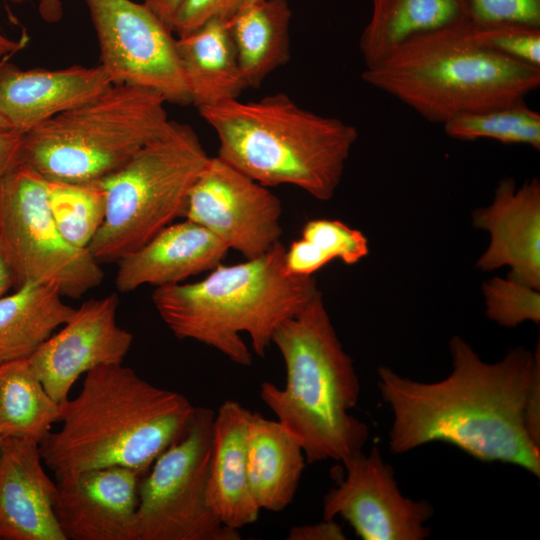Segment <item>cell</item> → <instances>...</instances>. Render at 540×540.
<instances>
[{
	"label": "cell",
	"instance_id": "1",
	"mask_svg": "<svg viewBox=\"0 0 540 540\" xmlns=\"http://www.w3.org/2000/svg\"><path fill=\"white\" fill-rule=\"evenodd\" d=\"M452 371L437 382H419L382 366L378 387L393 420L389 450L401 454L431 442L455 446L483 462L518 466L540 476V446L524 421L527 392L540 369L535 352L517 347L487 363L460 336L449 342Z\"/></svg>",
	"mask_w": 540,
	"mask_h": 540
},
{
	"label": "cell",
	"instance_id": "2",
	"mask_svg": "<svg viewBox=\"0 0 540 540\" xmlns=\"http://www.w3.org/2000/svg\"><path fill=\"white\" fill-rule=\"evenodd\" d=\"M194 410L181 393L147 382L123 363L102 365L60 404L61 428L39 443L41 457L54 475L108 466L145 475L184 435Z\"/></svg>",
	"mask_w": 540,
	"mask_h": 540
},
{
	"label": "cell",
	"instance_id": "3",
	"mask_svg": "<svg viewBox=\"0 0 540 540\" xmlns=\"http://www.w3.org/2000/svg\"><path fill=\"white\" fill-rule=\"evenodd\" d=\"M285 250L278 242L259 257L220 263L197 282L156 287L153 305L177 338L195 340L238 365L250 366L252 354L241 334L246 333L255 354L264 357L277 327L319 291L312 276L286 271Z\"/></svg>",
	"mask_w": 540,
	"mask_h": 540
},
{
	"label": "cell",
	"instance_id": "4",
	"mask_svg": "<svg viewBox=\"0 0 540 540\" xmlns=\"http://www.w3.org/2000/svg\"><path fill=\"white\" fill-rule=\"evenodd\" d=\"M272 343L283 358L286 383L283 388L261 383L260 397L298 438L306 463L343 462L362 450L369 429L350 414L359 399L360 382L320 291L277 327Z\"/></svg>",
	"mask_w": 540,
	"mask_h": 540
},
{
	"label": "cell",
	"instance_id": "5",
	"mask_svg": "<svg viewBox=\"0 0 540 540\" xmlns=\"http://www.w3.org/2000/svg\"><path fill=\"white\" fill-rule=\"evenodd\" d=\"M198 111L218 137L219 158L263 186L292 185L320 201L334 196L359 136L354 125L285 93Z\"/></svg>",
	"mask_w": 540,
	"mask_h": 540
},
{
	"label": "cell",
	"instance_id": "6",
	"mask_svg": "<svg viewBox=\"0 0 540 540\" xmlns=\"http://www.w3.org/2000/svg\"><path fill=\"white\" fill-rule=\"evenodd\" d=\"M361 78L425 120L444 124L524 99L540 86V68L479 46L466 21L411 38Z\"/></svg>",
	"mask_w": 540,
	"mask_h": 540
},
{
	"label": "cell",
	"instance_id": "7",
	"mask_svg": "<svg viewBox=\"0 0 540 540\" xmlns=\"http://www.w3.org/2000/svg\"><path fill=\"white\" fill-rule=\"evenodd\" d=\"M166 103L152 89L112 84L24 133L21 162L49 180L102 179L166 132Z\"/></svg>",
	"mask_w": 540,
	"mask_h": 540
},
{
	"label": "cell",
	"instance_id": "8",
	"mask_svg": "<svg viewBox=\"0 0 540 540\" xmlns=\"http://www.w3.org/2000/svg\"><path fill=\"white\" fill-rule=\"evenodd\" d=\"M209 157L189 124L171 120L163 135L100 179L106 214L87 247L92 256L100 264L118 262L183 216Z\"/></svg>",
	"mask_w": 540,
	"mask_h": 540
},
{
	"label": "cell",
	"instance_id": "9",
	"mask_svg": "<svg viewBox=\"0 0 540 540\" xmlns=\"http://www.w3.org/2000/svg\"><path fill=\"white\" fill-rule=\"evenodd\" d=\"M0 253L15 290L48 283L76 299L104 277L88 248H76L61 235L49 209L47 179L25 163L0 177Z\"/></svg>",
	"mask_w": 540,
	"mask_h": 540
},
{
	"label": "cell",
	"instance_id": "10",
	"mask_svg": "<svg viewBox=\"0 0 540 540\" xmlns=\"http://www.w3.org/2000/svg\"><path fill=\"white\" fill-rule=\"evenodd\" d=\"M215 412L195 407L184 435L140 480L136 540H239L207 503Z\"/></svg>",
	"mask_w": 540,
	"mask_h": 540
},
{
	"label": "cell",
	"instance_id": "11",
	"mask_svg": "<svg viewBox=\"0 0 540 540\" xmlns=\"http://www.w3.org/2000/svg\"><path fill=\"white\" fill-rule=\"evenodd\" d=\"M100 63L113 84L152 89L166 102L189 105L173 31L144 4L132 0H85Z\"/></svg>",
	"mask_w": 540,
	"mask_h": 540
},
{
	"label": "cell",
	"instance_id": "12",
	"mask_svg": "<svg viewBox=\"0 0 540 540\" xmlns=\"http://www.w3.org/2000/svg\"><path fill=\"white\" fill-rule=\"evenodd\" d=\"M183 216L245 259L269 251L283 231L280 199L218 156L209 157L191 187Z\"/></svg>",
	"mask_w": 540,
	"mask_h": 540
},
{
	"label": "cell",
	"instance_id": "13",
	"mask_svg": "<svg viewBox=\"0 0 540 540\" xmlns=\"http://www.w3.org/2000/svg\"><path fill=\"white\" fill-rule=\"evenodd\" d=\"M345 478L323 500V519L339 516L363 540H423L430 535L424 523L433 515L432 505L404 496L393 469L377 447L359 450L343 462Z\"/></svg>",
	"mask_w": 540,
	"mask_h": 540
},
{
	"label": "cell",
	"instance_id": "14",
	"mask_svg": "<svg viewBox=\"0 0 540 540\" xmlns=\"http://www.w3.org/2000/svg\"><path fill=\"white\" fill-rule=\"evenodd\" d=\"M118 306L116 294L82 303L28 358L57 403L69 398L72 386L83 374L102 365L123 363L134 337L118 325Z\"/></svg>",
	"mask_w": 540,
	"mask_h": 540
},
{
	"label": "cell",
	"instance_id": "15",
	"mask_svg": "<svg viewBox=\"0 0 540 540\" xmlns=\"http://www.w3.org/2000/svg\"><path fill=\"white\" fill-rule=\"evenodd\" d=\"M54 476V512L66 540H136L138 488L144 475L108 466Z\"/></svg>",
	"mask_w": 540,
	"mask_h": 540
},
{
	"label": "cell",
	"instance_id": "16",
	"mask_svg": "<svg viewBox=\"0 0 540 540\" xmlns=\"http://www.w3.org/2000/svg\"><path fill=\"white\" fill-rule=\"evenodd\" d=\"M473 224L490 235L476 266L481 271L509 267L508 278L540 289V182L532 178L519 188L502 179L489 206L473 213Z\"/></svg>",
	"mask_w": 540,
	"mask_h": 540
},
{
	"label": "cell",
	"instance_id": "17",
	"mask_svg": "<svg viewBox=\"0 0 540 540\" xmlns=\"http://www.w3.org/2000/svg\"><path fill=\"white\" fill-rule=\"evenodd\" d=\"M56 482L39 443L4 438L0 453V540H66L54 512Z\"/></svg>",
	"mask_w": 540,
	"mask_h": 540
},
{
	"label": "cell",
	"instance_id": "18",
	"mask_svg": "<svg viewBox=\"0 0 540 540\" xmlns=\"http://www.w3.org/2000/svg\"><path fill=\"white\" fill-rule=\"evenodd\" d=\"M0 61V114L11 129L27 133L96 97L113 83L101 65L23 70Z\"/></svg>",
	"mask_w": 540,
	"mask_h": 540
},
{
	"label": "cell",
	"instance_id": "19",
	"mask_svg": "<svg viewBox=\"0 0 540 540\" xmlns=\"http://www.w3.org/2000/svg\"><path fill=\"white\" fill-rule=\"evenodd\" d=\"M228 247L191 220L171 223L143 246L118 261L115 285L127 293L143 285L182 283L210 271L226 257Z\"/></svg>",
	"mask_w": 540,
	"mask_h": 540
},
{
	"label": "cell",
	"instance_id": "20",
	"mask_svg": "<svg viewBox=\"0 0 540 540\" xmlns=\"http://www.w3.org/2000/svg\"><path fill=\"white\" fill-rule=\"evenodd\" d=\"M251 413L239 402L227 400L213 421L207 503L222 524L235 530L254 523L261 511L248 479L247 433Z\"/></svg>",
	"mask_w": 540,
	"mask_h": 540
},
{
	"label": "cell",
	"instance_id": "21",
	"mask_svg": "<svg viewBox=\"0 0 540 540\" xmlns=\"http://www.w3.org/2000/svg\"><path fill=\"white\" fill-rule=\"evenodd\" d=\"M305 455L298 438L279 421L251 413L247 468L251 493L260 510L283 511L296 494Z\"/></svg>",
	"mask_w": 540,
	"mask_h": 540
},
{
	"label": "cell",
	"instance_id": "22",
	"mask_svg": "<svg viewBox=\"0 0 540 540\" xmlns=\"http://www.w3.org/2000/svg\"><path fill=\"white\" fill-rule=\"evenodd\" d=\"M181 66L198 109L238 99L247 89L227 20L213 19L176 38Z\"/></svg>",
	"mask_w": 540,
	"mask_h": 540
},
{
	"label": "cell",
	"instance_id": "23",
	"mask_svg": "<svg viewBox=\"0 0 540 540\" xmlns=\"http://www.w3.org/2000/svg\"><path fill=\"white\" fill-rule=\"evenodd\" d=\"M371 1V16L358 43L365 68L415 36L470 21L465 0Z\"/></svg>",
	"mask_w": 540,
	"mask_h": 540
},
{
	"label": "cell",
	"instance_id": "24",
	"mask_svg": "<svg viewBox=\"0 0 540 540\" xmlns=\"http://www.w3.org/2000/svg\"><path fill=\"white\" fill-rule=\"evenodd\" d=\"M288 0H258L228 20L241 74L247 88H257L290 59Z\"/></svg>",
	"mask_w": 540,
	"mask_h": 540
},
{
	"label": "cell",
	"instance_id": "25",
	"mask_svg": "<svg viewBox=\"0 0 540 540\" xmlns=\"http://www.w3.org/2000/svg\"><path fill=\"white\" fill-rule=\"evenodd\" d=\"M58 288L33 283L0 297V364L28 359L75 308L63 301Z\"/></svg>",
	"mask_w": 540,
	"mask_h": 540
},
{
	"label": "cell",
	"instance_id": "26",
	"mask_svg": "<svg viewBox=\"0 0 540 540\" xmlns=\"http://www.w3.org/2000/svg\"><path fill=\"white\" fill-rule=\"evenodd\" d=\"M60 404L45 390L28 359L0 364V435L40 443L59 422Z\"/></svg>",
	"mask_w": 540,
	"mask_h": 540
},
{
	"label": "cell",
	"instance_id": "27",
	"mask_svg": "<svg viewBox=\"0 0 540 540\" xmlns=\"http://www.w3.org/2000/svg\"><path fill=\"white\" fill-rule=\"evenodd\" d=\"M47 201L64 239L87 248L106 214V196L99 180L64 182L47 179Z\"/></svg>",
	"mask_w": 540,
	"mask_h": 540
},
{
	"label": "cell",
	"instance_id": "28",
	"mask_svg": "<svg viewBox=\"0 0 540 540\" xmlns=\"http://www.w3.org/2000/svg\"><path fill=\"white\" fill-rule=\"evenodd\" d=\"M446 135L459 141L492 139L540 150V114L524 99L496 108L459 114L443 124Z\"/></svg>",
	"mask_w": 540,
	"mask_h": 540
},
{
	"label": "cell",
	"instance_id": "29",
	"mask_svg": "<svg viewBox=\"0 0 540 540\" xmlns=\"http://www.w3.org/2000/svg\"><path fill=\"white\" fill-rule=\"evenodd\" d=\"M487 317L502 327L540 322L539 290L512 280L493 277L482 287Z\"/></svg>",
	"mask_w": 540,
	"mask_h": 540
},
{
	"label": "cell",
	"instance_id": "30",
	"mask_svg": "<svg viewBox=\"0 0 540 540\" xmlns=\"http://www.w3.org/2000/svg\"><path fill=\"white\" fill-rule=\"evenodd\" d=\"M469 31L479 46L540 68V27L510 22L476 24L469 21Z\"/></svg>",
	"mask_w": 540,
	"mask_h": 540
},
{
	"label": "cell",
	"instance_id": "31",
	"mask_svg": "<svg viewBox=\"0 0 540 540\" xmlns=\"http://www.w3.org/2000/svg\"><path fill=\"white\" fill-rule=\"evenodd\" d=\"M301 238L313 244L330 262L339 259L353 265L369 253L366 236L339 220H309L302 228Z\"/></svg>",
	"mask_w": 540,
	"mask_h": 540
},
{
	"label": "cell",
	"instance_id": "32",
	"mask_svg": "<svg viewBox=\"0 0 540 540\" xmlns=\"http://www.w3.org/2000/svg\"><path fill=\"white\" fill-rule=\"evenodd\" d=\"M470 22L520 23L540 27V0H465Z\"/></svg>",
	"mask_w": 540,
	"mask_h": 540
},
{
	"label": "cell",
	"instance_id": "33",
	"mask_svg": "<svg viewBox=\"0 0 540 540\" xmlns=\"http://www.w3.org/2000/svg\"><path fill=\"white\" fill-rule=\"evenodd\" d=\"M245 0H181L176 10L172 31L178 37L187 35L213 19L230 20Z\"/></svg>",
	"mask_w": 540,
	"mask_h": 540
},
{
	"label": "cell",
	"instance_id": "34",
	"mask_svg": "<svg viewBox=\"0 0 540 540\" xmlns=\"http://www.w3.org/2000/svg\"><path fill=\"white\" fill-rule=\"evenodd\" d=\"M288 540H344L346 535L342 527L334 520H325L313 525L292 527Z\"/></svg>",
	"mask_w": 540,
	"mask_h": 540
},
{
	"label": "cell",
	"instance_id": "35",
	"mask_svg": "<svg viewBox=\"0 0 540 540\" xmlns=\"http://www.w3.org/2000/svg\"><path fill=\"white\" fill-rule=\"evenodd\" d=\"M524 421L529 436L540 446V369L534 374L527 392Z\"/></svg>",
	"mask_w": 540,
	"mask_h": 540
},
{
	"label": "cell",
	"instance_id": "36",
	"mask_svg": "<svg viewBox=\"0 0 540 540\" xmlns=\"http://www.w3.org/2000/svg\"><path fill=\"white\" fill-rule=\"evenodd\" d=\"M24 133L0 129V177L21 162Z\"/></svg>",
	"mask_w": 540,
	"mask_h": 540
},
{
	"label": "cell",
	"instance_id": "37",
	"mask_svg": "<svg viewBox=\"0 0 540 540\" xmlns=\"http://www.w3.org/2000/svg\"><path fill=\"white\" fill-rule=\"evenodd\" d=\"M181 0H143V3L172 30L173 19Z\"/></svg>",
	"mask_w": 540,
	"mask_h": 540
},
{
	"label": "cell",
	"instance_id": "38",
	"mask_svg": "<svg viewBox=\"0 0 540 540\" xmlns=\"http://www.w3.org/2000/svg\"><path fill=\"white\" fill-rule=\"evenodd\" d=\"M8 1L18 4L23 0ZM38 10L42 19L48 23L59 22L63 15L61 0H40Z\"/></svg>",
	"mask_w": 540,
	"mask_h": 540
},
{
	"label": "cell",
	"instance_id": "39",
	"mask_svg": "<svg viewBox=\"0 0 540 540\" xmlns=\"http://www.w3.org/2000/svg\"><path fill=\"white\" fill-rule=\"evenodd\" d=\"M27 43V38L21 40H12L0 33V59L10 57L22 50Z\"/></svg>",
	"mask_w": 540,
	"mask_h": 540
},
{
	"label": "cell",
	"instance_id": "40",
	"mask_svg": "<svg viewBox=\"0 0 540 540\" xmlns=\"http://www.w3.org/2000/svg\"><path fill=\"white\" fill-rule=\"evenodd\" d=\"M13 285L10 269L0 253V297L5 295L10 288H13Z\"/></svg>",
	"mask_w": 540,
	"mask_h": 540
},
{
	"label": "cell",
	"instance_id": "41",
	"mask_svg": "<svg viewBox=\"0 0 540 540\" xmlns=\"http://www.w3.org/2000/svg\"><path fill=\"white\" fill-rule=\"evenodd\" d=\"M0 129H11L8 122L5 120V118L0 114Z\"/></svg>",
	"mask_w": 540,
	"mask_h": 540
},
{
	"label": "cell",
	"instance_id": "42",
	"mask_svg": "<svg viewBox=\"0 0 540 540\" xmlns=\"http://www.w3.org/2000/svg\"><path fill=\"white\" fill-rule=\"evenodd\" d=\"M256 1H258V0H245L244 5H248V4L254 3Z\"/></svg>",
	"mask_w": 540,
	"mask_h": 540
},
{
	"label": "cell",
	"instance_id": "43",
	"mask_svg": "<svg viewBox=\"0 0 540 540\" xmlns=\"http://www.w3.org/2000/svg\"><path fill=\"white\" fill-rule=\"evenodd\" d=\"M2 441H3V439H2V437H1V435H0V453H1V445H2Z\"/></svg>",
	"mask_w": 540,
	"mask_h": 540
}]
</instances>
